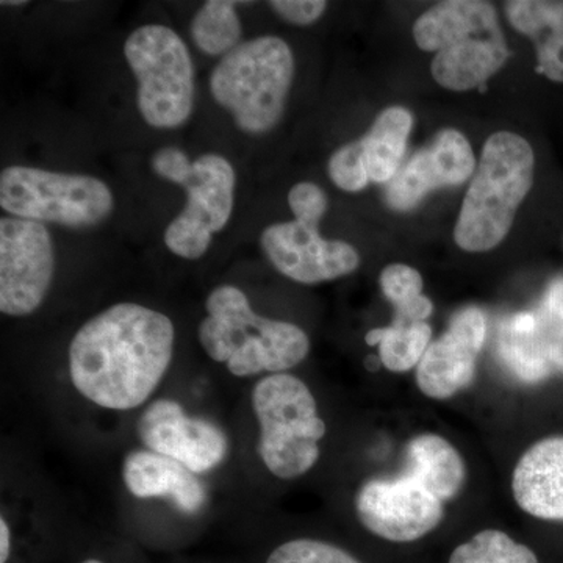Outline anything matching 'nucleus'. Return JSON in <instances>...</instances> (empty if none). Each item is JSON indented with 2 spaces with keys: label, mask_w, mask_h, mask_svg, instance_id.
I'll use <instances>...</instances> for the list:
<instances>
[{
  "label": "nucleus",
  "mask_w": 563,
  "mask_h": 563,
  "mask_svg": "<svg viewBox=\"0 0 563 563\" xmlns=\"http://www.w3.org/2000/svg\"><path fill=\"white\" fill-rule=\"evenodd\" d=\"M206 309L199 342L209 357L224 362L233 376L284 373L309 354V336L299 325L255 313L246 295L233 285L214 288Z\"/></svg>",
  "instance_id": "7ed1b4c3"
},
{
  "label": "nucleus",
  "mask_w": 563,
  "mask_h": 563,
  "mask_svg": "<svg viewBox=\"0 0 563 563\" xmlns=\"http://www.w3.org/2000/svg\"><path fill=\"white\" fill-rule=\"evenodd\" d=\"M242 33L236 2L231 0H209L191 21L192 41L210 57H224L240 46Z\"/></svg>",
  "instance_id": "4be33fe9"
},
{
  "label": "nucleus",
  "mask_w": 563,
  "mask_h": 563,
  "mask_svg": "<svg viewBox=\"0 0 563 563\" xmlns=\"http://www.w3.org/2000/svg\"><path fill=\"white\" fill-rule=\"evenodd\" d=\"M84 563H102V562L96 561V559H90V561H85Z\"/></svg>",
  "instance_id": "72a5a7b5"
},
{
  "label": "nucleus",
  "mask_w": 563,
  "mask_h": 563,
  "mask_svg": "<svg viewBox=\"0 0 563 563\" xmlns=\"http://www.w3.org/2000/svg\"><path fill=\"white\" fill-rule=\"evenodd\" d=\"M412 114L402 107H390L374 121L361 141L363 158L374 184H390L399 172L407 139L412 131Z\"/></svg>",
  "instance_id": "412c9836"
},
{
  "label": "nucleus",
  "mask_w": 563,
  "mask_h": 563,
  "mask_svg": "<svg viewBox=\"0 0 563 563\" xmlns=\"http://www.w3.org/2000/svg\"><path fill=\"white\" fill-rule=\"evenodd\" d=\"M320 225L277 222L262 232L261 246L277 272L299 284L314 285L354 273L361 255L344 242L322 239Z\"/></svg>",
  "instance_id": "ddd939ff"
},
{
  "label": "nucleus",
  "mask_w": 563,
  "mask_h": 563,
  "mask_svg": "<svg viewBox=\"0 0 563 563\" xmlns=\"http://www.w3.org/2000/svg\"><path fill=\"white\" fill-rule=\"evenodd\" d=\"M179 185L187 192V203L166 228L165 244L173 254L198 261L209 251L213 233L231 220L235 169L222 155H201Z\"/></svg>",
  "instance_id": "1a4fd4ad"
},
{
  "label": "nucleus",
  "mask_w": 563,
  "mask_h": 563,
  "mask_svg": "<svg viewBox=\"0 0 563 563\" xmlns=\"http://www.w3.org/2000/svg\"><path fill=\"white\" fill-rule=\"evenodd\" d=\"M536 155L512 132L493 133L485 143L476 176L463 199L454 240L466 252H487L506 239L518 207L533 185Z\"/></svg>",
  "instance_id": "20e7f679"
},
{
  "label": "nucleus",
  "mask_w": 563,
  "mask_h": 563,
  "mask_svg": "<svg viewBox=\"0 0 563 563\" xmlns=\"http://www.w3.org/2000/svg\"><path fill=\"white\" fill-rule=\"evenodd\" d=\"M292 76L290 46L277 36H258L221 58L211 73L210 91L240 131L263 135L279 124Z\"/></svg>",
  "instance_id": "39448f33"
},
{
  "label": "nucleus",
  "mask_w": 563,
  "mask_h": 563,
  "mask_svg": "<svg viewBox=\"0 0 563 563\" xmlns=\"http://www.w3.org/2000/svg\"><path fill=\"white\" fill-rule=\"evenodd\" d=\"M192 162L179 147H163L152 157V169L163 180L179 185L181 179L190 172Z\"/></svg>",
  "instance_id": "c756f323"
},
{
  "label": "nucleus",
  "mask_w": 563,
  "mask_h": 563,
  "mask_svg": "<svg viewBox=\"0 0 563 563\" xmlns=\"http://www.w3.org/2000/svg\"><path fill=\"white\" fill-rule=\"evenodd\" d=\"M2 5H7V7H10V5H25V2H2Z\"/></svg>",
  "instance_id": "473e14b6"
},
{
  "label": "nucleus",
  "mask_w": 563,
  "mask_h": 563,
  "mask_svg": "<svg viewBox=\"0 0 563 563\" xmlns=\"http://www.w3.org/2000/svg\"><path fill=\"white\" fill-rule=\"evenodd\" d=\"M440 501H450L465 484L466 468L462 455L443 437L422 433L406 446V470Z\"/></svg>",
  "instance_id": "aec40b11"
},
{
  "label": "nucleus",
  "mask_w": 563,
  "mask_h": 563,
  "mask_svg": "<svg viewBox=\"0 0 563 563\" xmlns=\"http://www.w3.org/2000/svg\"><path fill=\"white\" fill-rule=\"evenodd\" d=\"M174 347L166 314L139 303H117L85 322L69 346L74 387L103 409L141 406L162 383Z\"/></svg>",
  "instance_id": "f257e3e1"
},
{
  "label": "nucleus",
  "mask_w": 563,
  "mask_h": 563,
  "mask_svg": "<svg viewBox=\"0 0 563 563\" xmlns=\"http://www.w3.org/2000/svg\"><path fill=\"white\" fill-rule=\"evenodd\" d=\"M485 339L487 317L479 307L455 313L448 331L429 344L418 363V388L432 399L453 398L465 390L473 383Z\"/></svg>",
  "instance_id": "2eb2a0df"
},
{
  "label": "nucleus",
  "mask_w": 563,
  "mask_h": 563,
  "mask_svg": "<svg viewBox=\"0 0 563 563\" xmlns=\"http://www.w3.org/2000/svg\"><path fill=\"white\" fill-rule=\"evenodd\" d=\"M269 7L282 20L295 25H310L320 20L328 9L321 0H273Z\"/></svg>",
  "instance_id": "c85d7f7f"
},
{
  "label": "nucleus",
  "mask_w": 563,
  "mask_h": 563,
  "mask_svg": "<svg viewBox=\"0 0 563 563\" xmlns=\"http://www.w3.org/2000/svg\"><path fill=\"white\" fill-rule=\"evenodd\" d=\"M0 207L22 220L84 229L106 221L114 198L96 177L9 166L0 174Z\"/></svg>",
  "instance_id": "6e6552de"
},
{
  "label": "nucleus",
  "mask_w": 563,
  "mask_h": 563,
  "mask_svg": "<svg viewBox=\"0 0 563 563\" xmlns=\"http://www.w3.org/2000/svg\"><path fill=\"white\" fill-rule=\"evenodd\" d=\"M288 203L296 220L320 225L328 210V196L312 181H301L291 188Z\"/></svg>",
  "instance_id": "cd10ccee"
},
{
  "label": "nucleus",
  "mask_w": 563,
  "mask_h": 563,
  "mask_svg": "<svg viewBox=\"0 0 563 563\" xmlns=\"http://www.w3.org/2000/svg\"><path fill=\"white\" fill-rule=\"evenodd\" d=\"M125 487L136 498H168L185 514L206 506L207 493L196 474L166 455L133 451L122 465Z\"/></svg>",
  "instance_id": "a211bd4d"
},
{
  "label": "nucleus",
  "mask_w": 563,
  "mask_h": 563,
  "mask_svg": "<svg viewBox=\"0 0 563 563\" xmlns=\"http://www.w3.org/2000/svg\"><path fill=\"white\" fill-rule=\"evenodd\" d=\"M379 361H377L376 357H368V361H366V366H368L372 372H376L377 368H379Z\"/></svg>",
  "instance_id": "2f4dec72"
},
{
  "label": "nucleus",
  "mask_w": 563,
  "mask_h": 563,
  "mask_svg": "<svg viewBox=\"0 0 563 563\" xmlns=\"http://www.w3.org/2000/svg\"><path fill=\"white\" fill-rule=\"evenodd\" d=\"M10 555V529L7 521L0 518V563L9 561Z\"/></svg>",
  "instance_id": "7c9ffc66"
},
{
  "label": "nucleus",
  "mask_w": 563,
  "mask_h": 563,
  "mask_svg": "<svg viewBox=\"0 0 563 563\" xmlns=\"http://www.w3.org/2000/svg\"><path fill=\"white\" fill-rule=\"evenodd\" d=\"M124 57L139 81L136 102L151 128L177 129L195 106V66L190 51L173 29L150 24L133 31Z\"/></svg>",
  "instance_id": "0eeeda50"
},
{
  "label": "nucleus",
  "mask_w": 563,
  "mask_h": 563,
  "mask_svg": "<svg viewBox=\"0 0 563 563\" xmlns=\"http://www.w3.org/2000/svg\"><path fill=\"white\" fill-rule=\"evenodd\" d=\"M355 510L369 532L396 543L428 536L444 515L443 501L404 472L363 484L355 496Z\"/></svg>",
  "instance_id": "f8f14e48"
},
{
  "label": "nucleus",
  "mask_w": 563,
  "mask_h": 563,
  "mask_svg": "<svg viewBox=\"0 0 563 563\" xmlns=\"http://www.w3.org/2000/svg\"><path fill=\"white\" fill-rule=\"evenodd\" d=\"M252 406L261 424L258 454L276 477L295 479L320 459L325 424L312 391L291 374H269L255 385Z\"/></svg>",
  "instance_id": "423d86ee"
},
{
  "label": "nucleus",
  "mask_w": 563,
  "mask_h": 563,
  "mask_svg": "<svg viewBox=\"0 0 563 563\" xmlns=\"http://www.w3.org/2000/svg\"><path fill=\"white\" fill-rule=\"evenodd\" d=\"M329 177L340 190L347 192L362 191L372 181L363 158L361 141H354L333 152L329 161Z\"/></svg>",
  "instance_id": "bb28decb"
},
{
  "label": "nucleus",
  "mask_w": 563,
  "mask_h": 563,
  "mask_svg": "<svg viewBox=\"0 0 563 563\" xmlns=\"http://www.w3.org/2000/svg\"><path fill=\"white\" fill-rule=\"evenodd\" d=\"M144 446L180 462L195 474L210 472L228 454V437L213 422L187 417L172 399L152 402L139 422Z\"/></svg>",
  "instance_id": "4468645a"
},
{
  "label": "nucleus",
  "mask_w": 563,
  "mask_h": 563,
  "mask_svg": "<svg viewBox=\"0 0 563 563\" xmlns=\"http://www.w3.org/2000/svg\"><path fill=\"white\" fill-rule=\"evenodd\" d=\"M512 490L526 514L563 521V437L540 440L526 451L515 466Z\"/></svg>",
  "instance_id": "f3484780"
},
{
  "label": "nucleus",
  "mask_w": 563,
  "mask_h": 563,
  "mask_svg": "<svg viewBox=\"0 0 563 563\" xmlns=\"http://www.w3.org/2000/svg\"><path fill=\"white\" fill-rule=\"evenodd\" d=\"M499 352L523 383H542L563 374V277L548 285L539 306L504 324Z\"/></svg>",
  "instance_id": "9b49d317"
},
{
  "label": "nucleus",
  "mask_w": 563,
  "mask_h": 563,
  "mask_svg": "<svg viewBox=\"0 0 563 563\" xmlns=\"http://www.w3.org/2000/svg\"><path fill=\"white\" fill-rule=\"evenodd\" d=\"M474 172L476 158L468 140L454 129H444L388 184V206L398 211L412 210L432 190L465 184Z\"/></svg>",
  "instance_id": "dca6fc26"
},
{
  "label": "nucleus",
  "mask_w": 563,
  "mask_h": 563,
  "mask_svg": "<svg viewBox=\"0 0 563 563\" xmlns=\"http://www.w3.org/2000/svg\"><path fill=\"white\" fill-rule=\"evenodd\" d=\"M450 563H539L525 544L514 542L507 533L487 529L476 533L468 543L455 548Z\"/></svg>",
  "instance_id": "393cba45"
},
{
  "label": "nucleus",
  "mask_w": 563,
  "mask_h": 563,
  "mask_svg": "<svg viewBox=\"0 0 563 563\" xmlns=\"http://www.w3.org/2000/svg\"><path fill=\"white\" fill-rule=\"evenodd\" d=\"M55 272L52 236L41 222L0 220V312L27 317L46 298Z\"/></svg>",
  "instance_id": "9d476101"
},
{
  "label": "nucleus",
  "mask_w": 563,
  "mask_h": 563,
  "mask_svg": "<svg viewBox=\"0 0 563 563\" xmlns=\"http://www.w3.org/2000/svg\"><path fill=\"white\" fill-rule=\"evenodd\" d=\"M380 288L385 298L395 306L393 324L409 325L426 322L433 312L431 299L422 295V277L412 266H387L380 273Z\"/></svg>",
  "instance_id": "b1692460"
},
{
  "label": "nucleus",
  "mask_w": 563,
  "mask_h": 563,
  "mask_svg": "<svg viewBox=\"0 0 563 563\" xmlns=\"http://www.w3.org/2000/svg\"><path fill=\"white\" fill-rule=\"evenodd\" d=\"M506 14L515 31L523 33L536 47L540 74L563 84V2L512 0Z\"/></svg>",
  "instance_id": "6ab92c4d"
},
{
  "label": "nucleus",
  "mask_w": 563,
  "mask_h": 563,
  "mask_svg": "<svg viewBox=\"0 0 563 563\" xmlns=\"http://www.w3.org/2000/svg\"><path fill=\"white\" fill-rule=\"evenodd\" d=\"M431 339L432 328L428 322L391 324L390 328L373 329L365 336L369 346L379 344L380 362L393 373H406L418 366Z\"/></svg>",
  "instance_id": "5701e85b"
},
{
  "label": "nucleus",
  "mask_w": 563,
  "mask_h": 563,
  "mask_svg": "<svg viewBox=\"0 0 563 563\" xmlns=\"http://www.w3.org/2000/svg\"><path fill=\"white\" fill-rule=\"evenodd\" d=\"M421 51L435 52L432 76L450 91L483 87L509 60L498 13L483 0H446L424 11L413 25Z\"/></svg>",
  "instance_id": "f03ea898"
},
{
  "label": "nucleus",
  "mask_w": 563,
  "mask_h": 563,
  "mask_svg": "<svg viewBox=\"0 0 563 563\" xmlns=\"http://www.w3.org/2000/svg\"><path fill=\"white\" fill-rule=\"evenodd\" d=\"M266 563H361L350 553L318 540L299 539L280 544Z\"/></svg>",
  "instance_id": "a878e982"
}]
</instances>
